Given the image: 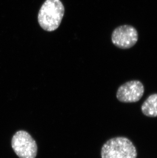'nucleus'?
<instances>
[{"instance_id":"423d86ee","label":"nucleus","mask_w":157,"mask_h":158,"mask_svg":"<svg viewBox=\"0 0 157 158\" xmlns=\"http://www.w3.org/2000/svg\"><path fill=\"white\" fill-rule=\"evenodd\" d=\"M144 115L149 117H157V94H152L145 100L141 106Z\"/></svg>"},{"instance_id":"39448f33","label":"nucleus","mask_w":157,"mask_h":158,"mask_svg":"<svg viewBox=\"0 0 157 158\" xmlns=\"http://www.w3.org/2000/svg\"><path fill=\"white\" fill-rule=\"evenodd\" d=\"M144 88L139 81H129L119 87L116 97L119 102L124 103L136 102L143 95Z\"/></svg>"},{"instance_id":"20e7f679","label":"nucleus","mask_w":157,"mask_h":158,"mask_svg":"<svg viewBox=\"0 0 157 158\" xmlns=\"http://www.w3.org/2000/svg\"><path fill=\"white\" fill-rule=\"evenodd\" d=\"M111 40L118 48L122 49H130L138 41V31L135 27L131 25L120 26L113 30Z\"/></svg>"},{"instance_id":"f257e3e1","label":"nucleus","mask_w":157,"mask_h":158,"mask_svg":"<svg viewBox=\"0 0 157 158\" xmlns=\"http://www.w3.org/2000/svg\"><path fill=\"white\" fill-rule=\"evenodd\" d=\"M64 14V7L60 0H46L40 8L38 21L46 31H53L59 27Z\"/></svg>"},{"instance_id":"f03ea898","label":"nucleus","mask_w":157,"mask_h":158,"mask_svg":"<svg viewBox=\"0 0 157 158\" xmlns=\"http://www.w3.org/2000/svg\"><path fill=\"white\" fill-rule=\"evenodd\" d=\"M136 148L128 138H113L107 141L101 149L102 158H136Z\"/></svg>"},{"instance_id":"7ed1b4c3","label":"nucleus","mask_w":157,"mask_h":158,"mask_svg":"<svg viewBox=\"0 0 157 158\" xmlns=\"http://www.w3.org/2000/svg\"><path fill=\"white\" fill-rule=\"evenodd\" d=\"M11 146L19 158H35L37 156L36 142L29 133L25 131H19L14 135Z\"/></svg>"}]
</instances>
